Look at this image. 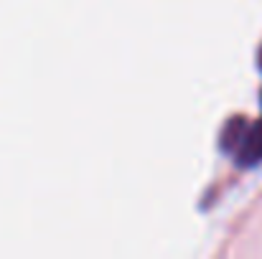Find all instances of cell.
<instances>
[{"instance_id":"1","label":"cell","mask_w":262,"mask_h":259,"mask_svg":"<svg viewBox=\"0 0 262 259\" xmlns=\"http://www.w3.org/2000/svg\"><path fill=\"white\" fill-rule=\"evenodd\" d=\"M239 166H257L262 163V120H257L255 125H250L239 150L234 153Z\"/></svg>"},{"instance_id":"2","label":"cell","mask_w":262,"mask_h":259,"mask_svg":"<svg viewBox=\"0 0 262 259\" xmlns=\"http://www.w3.org/2000/svg\"><path fill=\"white\" fill-rule=\"evenodd\" d=\"M247 130H250V122L247 120H242V117H232L227 125H224V130H222V150L224 153H237L239 150V145H242V140H245V135H247Z\"/></svg>"},{"instance_id":"3","label":"cell","mask_w":262,"mask_h":259,"mask_svg":"<svg viewBox=\"0 0 262 259\" xmlns=\"http://www.w3.org/2000/svg\"><path fill=\"white\" fill-rule=\"evenodd\" d=\"M260 69H262V51H260Z\"/></svg>"},{"instance_id":"4","label":"cell","mask_w":262,"mask_h":259,"mask_svg":"<svg viewBox=\"0 0 262 259\" xmlns=\"http://www.w3.org/2000/svg\"><path fill=\"white\" fill-rule=\"evenodd\" d=\"M260 102H262V99H260Z\"/></svg>"}]
</instances>
